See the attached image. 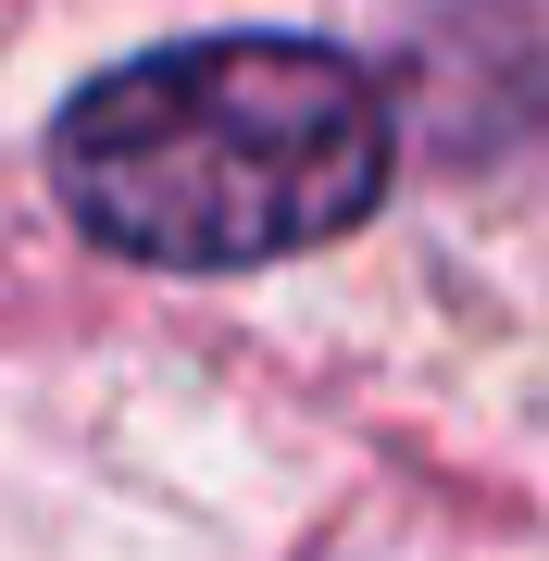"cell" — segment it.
I'll list each match as a JSON object with an SVG mask.
<instances>
[{"label": "cell", "mask_w": 549, "mask_h": 561, "mask_svg": "<svg viewBox=\"0 0 549 561\" xmlns=\"http://www.w3.org/2000/svg\"><path fill=\"white\" fill-rule=\"evenodd\" d=\"M50 187L125 262L238 275L275 250H325L375 213L387 101L325 38H187L62 101Z\"/></svg>", "instance_id": "1"}]
</instances>
